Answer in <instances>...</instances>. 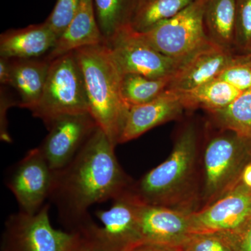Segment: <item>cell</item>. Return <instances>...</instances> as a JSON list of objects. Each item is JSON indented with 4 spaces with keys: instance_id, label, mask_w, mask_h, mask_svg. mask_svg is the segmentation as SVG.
Here are the masks:
<instances>
[{
    "instance_id": "obj_26",
    "label": "cell",
    "mask_w": 251,
    "mask_h": 251,
    "mask_svg": "<svg viewBox=\"0 0 251 251\" xmlns=\"http://www.w3.org/2000/svg\"><path fill=\"white\" fill-rule=\"evenodd\" d=\"M217 78L227 82L242 92L251 90V62L245 54L235 55Z\"/></svg>"
},
{
    "instance_id": "obj_18",
    "label": "cell",
    "mask_w": 251,
    "mask_h": 251,
    "mask_svg": "<svg viewBox=\"0 0 251 251\" xmlns=\"http://www.w3.org/2000/svg\"><path fill=\"white\" fill-rule=\"evenodd\" d=\"M9 87L17 92L18 106L33 110L40 100L51 62L46 57L11 59Z\"/></svg>"
},
{
    "instance_id": "obj_5",
    "label": "cell",
    "mask_w": 251,
    "mask_h": 251,
    "mask_svg": "<svg viewBox=\"0 0 251 251\" xmlns=\"http://www.w3.org/2000/svg\"><path fill=\"white\" fill-rule=\"evenodd\" d=\"M206 1L195 0L174 17L148 31L137 33L158 52L186 64L197 52L214 43L204 27Z\"/></svg>"
},
{
    "instance_id": "obj_11",
    "label": "cell",
    "mask_w": 251,
    "mask_h": 251,
    "mask_svg": "<svg viewBox=\"0 0 251 251\" xmlns=\"http://www.w3.org/2000/svg\"><path fill=\"white\" fill-rule=\"evenodd\" d=\"M140 201L130 187L112 200L108 210L98 211L97 216L102 226L88 224L90 232L107 247L116 251H128L141 242L138 213Z\"/></svg>"
},
{
    "instance_id": "obj_9",
    "label": "cell",
    "mask_w": 251,
    "mask_h": 251,
    "mask_svg": "<svg viewBox=\"0 0 251 251\" xmlns=\"http://www.w3.org/2000/svg\"><path fill=\"white\" fill-rule=\"evenodd\" d=\"M54 171L37 148L29 150L10 168L6 186L16 198L20 211L34 214L49 199Z\"/></svg>"
},
{
    "instance_id": "obj_13",
    "label": "cell",
    "mask_w": 251,
    "mask_h": 251,
    "mask_svg": "<svg viewBox=\"0 0 251 251\" xmlns=\"http://www.w3.org/2000/svg\"><path fill=\"white\" fill-rule=\"evenodd\" d=\"M191 212L140 201L138 213L141 242L181 248L192 235Z\"/></svg>"
},
{
    "instance_id": "obj_28",
    "label": "cell",
    "mask_w": 251,
    "mask_h": 251,
    "mask_svg": "<svg viewBox=\"0 0 251 251\" xmlns=\"http://www.w3.org/2000/svg\"><path fill=\"white\" fill-rule=\"evenodd\" d=\"M79 3L80 0H57L45 22L58 37L75 16Z\"/></svg>"
},
{
    "instance_id": "obj_30",
    "label": "cell",
    "mask_w": 251,
    "mask_h": 251,
    "mask_svg": "<svg viewBox=\"0 0 251 251\" xmlns=\"http://www.w3.org/2000/svg\"><path fill=\"white\" fill-rule=\"evenodd\" d=\"M4 87H1V95H0V138L4 143H11L12 138H11L8 130V121L6 118L7 110L10 107L18 105L17 100H15L9 95L4 90Z\"/></svg>"
},
{
    "instance_id": "obj_31",
    "label": "cell",
    "mask_w": 251,
    "mask_h": 251,
    "mask_svg": "<svg viewBox=\"0 0 251 251\" xmlns=\"http://www.w3.org/2000/svg\"><path fill=\"white\" fill-rule=\"evenodd\" d=\"M229 235L233 240L236 251H251V219L239 233Z\"/></svg>"
},
{
    "instance_id": "obj_1",
    "label": "cell",
    "mask_w": 251,
    "mask_h": 251,
    "mask_svg": "<svg viewBox=\"0 0 251 251\" xmlns=\"http://www.w3.org/2000/svg\"><path fill=\"white\" fill-rule=\"evenodd\" d=\"M115 147L98 126L72 161L54 171L49 199L68 232L92 219L91 206L112 201L131 186V180L117 160Z\"/></svg>"
},
{
    "instance_id": "obj_4",
    "label": "cell",
    "mask_w": 251,
    "mask_h": 251,
    "mask_svg": "<svg viewBox=\"0 0 251 251\" xmlns=\"http://www.w3.org/2000/svg\"><path fill=\"white\" fill-rule=\"evenodd\" d=\"M222 130L208 141L204 150L200 193L202 207L215 202L241 181L251 156L250 144L233 131Z\"/></svg>"
},
{
    "instance_id": "obj_16",
    "label": "cell",
    "mask_w": 251,
    "mask_h": 251,
    "mask_svg": "<svg viewBox=\"0 0 251 251\" xmlns=\"http://www.w3.org/2000/svg\"><path fill=\"white\" fill-rule=\"evenodd\" d=\"M58 36L44 21L21 29H8L0 36V57L11 59L45 57Z\"/></svg>"
},
{
    "instance_id": "obj_21",
    "label": "cell",
    "mask_w": 251,
    "mask_h": 251,
    "mask_svg": "<svg viewBox=\"0 0 251 251\" xmlns=\"http://www.w3.org/2000/svg\"><path fill=\"white\" fill-rule=\"evenodd\" d=\"M138 0H94L96 17L105 42L130 25Z\"/></svg>"
},
{
    "instance_id": "obj_24",
    "label": "cell",
    "mask_w": 251,
    "mask_h": 251,
    "mask_svg": "<svg viewBox=\"0 0 251 251\" xmlns=\"http://www.w3.org/2000/svg\"><path fill=\"white\" fill-rule=\"evenodd\" d=\"M172 77L153 79L138 74H123L121 93L124 101L129 108L148 103L168 89Z\"/></svg>"
},
{
    "instance_id": "obj_35",
    "label": "cell",
    "mask_w": 251,
    "mask_h": 251,
    "mask_svg": "<svg viewBox=\"0 0 251 251\" xmlns=\"http://www.w3.org/2000/svg\"><path fill=\"white\" fill-rule=\"evenodd\" d=\"M245 55L246 57H247V59L251 62V51L250 52H249V53L246 54Z\"/></svg>"
},
{
    "instance_id": "obj_14",
    "label": "cell",
    "mask_w": 251,
    "mask_h": 251,
    "mask_svg": "<svg viewBox=\"0 0 251 251\" xmlns=\"http://www.w3.org/2000/svg\"><path fill=\"white\" fill-rule=\"evenodd\" d=\"M185 109L179 92L168 89L148 103L130 107L119 144L134 140L158 126L176 120Z\"/></svg>"
},
{
    "instance_id": "obj_29",
    "label": "cell",
    "mask_w": 251,
    "mask_h": 251,
    "mask_svg": "<svg viewBox=\"0 0 251 251\" xmlns=\"http://www.w3.org/2000/svg\"><path fill=\"white\" fill-rule=\"evenodd\" d=\"M73 233L74 239L69 251H116L99 241L90 232L87 224Z\"/></svg>"
},
{
    "instance_id": "obj_22",
    "label": "cell",
    "mask_w": 251,
    "mask_h": 251,
    "mask_svg": "<svg viewBox=\"0 0 251 251\" xmlns=\"http://www.w3.org/2000/svg\"><path fill=\"white\" fill-rule=\"evenodd\" d=\"M195 0H138L130 27L144 32L174 17Z\"/></svg>"
},
{
    "instance_id": "obj_3",
    "label": "cell",
    "mask_w": 251,
    "mask_h": 251,
    "mask_svg": "<svg viewBox=\"0 0 251 251\" xmlns=\"http://www.w3.org/2000/svg\"><path fill=\"white\" fill-rule=\"evenodd\" d=\"M74 52L85 82L89 113L117 145L129 110L122 97L123 74L106 42Z\"/></svg>"
},
{
    "instance_id": "obj_8",
    "label": "cell",
    "mask_w": 251,
    "mask_h": 251,
    "mask_svg": "<svg viewBox=\"0 0 251 251\" xmlns=\"http://www.w3.org/2000/svg\"><path fill=\"white\" fill-rule=\"evenodd\" d=\"M107 44L123 74H138L153 79L171 77L185 64L153 49L130 25L121 29Z\"/></svg>"
},
{
    "instance_id": "obj_6",
    "label": "cell",
    "mask_w": 251,
    "mask_h": 251,
    "mask_svg": "<svg viewBox=\"0 0 251 251\" xmlns=\"http://www.w3.org/2000/svg\"><path fill=\"white\" fill-rule=\"evenodd\" d=\"M31 112L46 126L62 115L89 112L85 82L74 52L51 62L44 92Z\"/></svg>"
},
{
    "instance_id": "obj_34",
    "label": "cell",
    "mask_w": 251,
    "mask_h": 251,
    "mask_svg": "<svg viewBox=\"0 0 251 251\" xmlns=\"http://www.w3.org/2000/svg\"><path fill=\"white\" fill-rule=\"evenodd\" d=\"M241 181L247 187L251 188V163H248L244 168L241 176Z\"/></svg>"
},
{
    "instance_id": "obj_2",
    "label": "cell",
    "mask_w": 251,
    "mask_h": 251,
    "mask_svg": "<svg viewBox=\"0 0 251 251\" xmlns=\"http://www.w3.org/2000/svg\"><path fill=\"white\" fill-rule=\"evenodd\" d=\"M198 135L188 126L178 137L166 161L130 186L141 202L190 211L200 197L197 190Z\"/></svg>"
},
{
    "instance_id": "obj_27",
    "label": "cell",
    "mask_w": 251,
    "mask_h": 251,
    "mask_svg": "<svg viewBox=\"0 0 251 251\" xmlns=\"http://www.w3.org/2000/svg\"><path fill=\"white\" fill-rule=\"evenodd\" d=\"M234 45L251 51V0H237Z\"/></svg>"
},
{
    "instance_id": "obj_12",
    "label": "cell",
    "mask_w": 251,
    "mask_h": 251,
    "mask_svg": "<svg viewBox=\"0 0 251 251\" xmlns=\"http://www.w3.org/2000/svg\"><path fill=\"white\" fill-rule=\"evenodd\" d=\"M251 219V188L242 181L215 202L190 214L193 233H239Z\"/></svg>"
},
{
    "instance_id": "obj_7",
    "label": "cell",
    "mask_w": 251,
    "mask_h": 251,
    "mask_svg": "<svg viewBox=\"0 0 251 251\" xmlns=\"http://www.w3.org/2000/svg\"><path fill=\"white\" fill-rule=\"evenodd\" d=\"M50 205L34 214L18 211L6 219L1 251H69L74 234L54 228L50 221Z\"/></svg>"
},
{
    "instance_id": "obj_19",
    "label": "cell",
    "mask_w": 251,
    "mask_h": 251,
    "mask_svg": "<svg viewBox=\"0 0 251 251\" xmlns=\"http://www.w3.org/2000/svg\"><path fill=\"white\" fill-rule=\"evenodd\" d=\"M237 1L207 0L204 10V27L209 39L230 50L234 45Z\"/></svg>"
},
{
    "instance_id": "obj_25",
    "label": "cell",
    "mask_w": 251,
    "mask_h": 251,
    "mask_svg": "<svg viewBox=\"0 0 251 251\" xmlns=\"http://www.w3.org/2000/svg\"><path fill=\"white\" fill-rule=\"evenodd\" d=\"M181 249L183 251H236L232 237L223 232L193 234Z\"/></svg>"
},
{
    "instance_id": "obj_23",
    "label": "cell",
    "mask_w": 251,
    "mask_h": 251,
    "mask_svg": "<svg viewBox=\"0 0 251 251\" xmlns=\"http://www.w3.org/2000/svg\"><path fill=\"white\" fill-rule=\"evenodd\" d=\"M210 113L221 129L234 132L251 145V90L243 92L229 106Z\"/></svg>"
},
{
    "instance_id": "obj_17",
    "label": "cell",
    "mask_w": 251,
    "mask_h": 251,
    "mask_svg": "<svg viewBox=\"0 0 251 251\" xmlns=\"http://www.w3.org/2000/svg\"><path fill=\"white\" fill-rule=\"evenodd\" d=\"M105 42L99 29L94 0H80L76 13L46 58L54 60L81 48Z\"/></svg>"
},
{
    "instance_id": "obj_20",
    "label": "cell",
    "mask_w": 251,
    "mask_h": 251,
    "mask_svg": "<svg viewBox=\"0 0 251 251\" xmlns=\"http://www.w3.org/2000/svg\"><path fill=\"white\" fill-rule=\"evenodd\" d=\"M179 92L186 109L202 108L213 112L229 106L244 92L215 78L192 90Z\"/></svg>"
},
{
    "instance_id": "obj_15",
    "label": "cell",
    "mask_w": 251,
    "mask_h": 251,
    "mask_svg": "<svg viewBox=\"0 0 251 251\" xmlns=\"http://www.w3.org/2000/svg\"><path fill=\"white\" fill-rule=\"evenodd\" d=\"M235 57L230 50L215 43L193 56L172 77L168 90L184 92L217 78Z\"/></svg>"
},
{
    "instance_id": "obj_33",
    "label": "cell",
    "mask_w": 251,
    "mask_h": 251,
    "mask_svg": "<svg viewBox=\"0 0 251 251\" xmlns=\"http://www.w3.org/2000/svg\"><path fill=\"white\" fill-rule=\"evenodd\" d=\"M11 73L10 59L0 57V83L3 87H9Z\"/></svg>"
},
{
    "instance_id": "obj_10",
    "label": "cell",
    "mask_w": 251,
    "mask_h": 251,
    "mask_svg": "<svg viewBox=\"0 0 251 251\" xmlns=\"http://www.w3.org/2000/svg\"><path fill=\"white\" fill-rule=\"evenodd\" d=\"M46 127L49 133L37 148L51 169L57 171L72 161L98 125L85 112L62 115Z\"/></svg>"
},
{
    "instance_id": "obj_32",
    "label": "cell",
    "mask_w": 251,
    "mask_h": 251,
    "mask_svg": "<svg viewBox=\"0 0 251 251\" xmlns=\"http://www.w3.org/2000/svg\"><path fill=\"white\" fill-rule=\"evenodd\" d=\"M181 248L168 247L151 243L140 242L128 251H181Z\"/></svg>"
},
{
    "instance_id": "obj_36",
    "label": "cell",
    "mask_w": 251,
    "mask_h": 251,
    "mask_svg": "<svg viewBox=\"0 0 251 251\" xmlns=\"http://www.w3.org/2000/svg\"><path fill=\"white\" fill-rule=\"evenodd\" d=\"M181 251H183L182 249H181Z\"/></svg>"
}]
</instances>
